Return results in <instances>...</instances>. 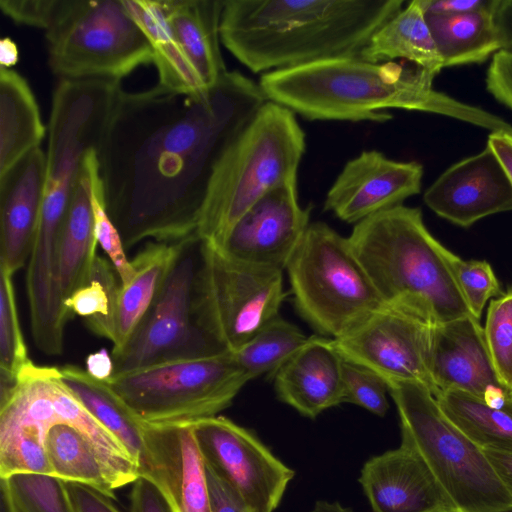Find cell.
I'll return each mask as SVG.
<instances>
[{
  "instance_id": "1",
  "label": "cell",
  "mask_w": 512,
  "mask_h": 512,
  "mask_svg": "<svg viewBox=\"0 0 512 512\" xmlns=\"http://www.w3.org/2000/svg\"><path fill=\"white\" fill-rule=\"evenodd\" d=\"M267 101L238 71L198 93L120 90L98 164L125 248L197 236L221 160Z\"/></svg>"
},
{
  "instance_id": "2",
  "label": "cell",
  "mask_w": 512,
  "mask_h": 512,
  "mask_svg": "<svg viewBox=\"0 0 512 512\" xmlns=\"http://www.w3.org/2000/svg\"><path fill=\"white\" fill-rule=\"evenodd\" d=\"M434 75L406 61L371 63L337 58L275 70L261 76L268 101L309 120L385 122L390 108L436 113L512 133V126L481 108L433 88Z\"/></svg>"
},
{
  "instance_id": "3",
  "label": "cell",
  "mask_w": 512,
  "mask_h": 512,
  "mask_svg": "<svg viewBox=\"0 0 512 512\" xmlns=\"http://www.w3.org/2000/svg\"><path fill=\"white\" fill-rule=\"evenodd\" d=\"M402 0H227L221 43L254 73L359 57Z\"/></svg>"
},
{
  "instance_id": "4",
  "label": "cell",
  "mask_w": 512,
  "mask_h": 512,
  "mask_svg": "<svg viewBox=\"0 0 512 512\" xmlns=\"http://www.w3.org/2000/svg\"><path fill=\"white\" fill-rule=\"evenodd\" d=\"M385 304L440 324L471 315L443 247L419 208L399 205L354 225L348 236Z\"/></svg>"
},
{
  "instance_id": "5",
  "label": "cell",
  "mask_w": 512,
  "mask_h": 512,
  "mask_svg": "<svg viewBox=\"0 0 512 512\" xmlns=\"http://www.w3.org/2000/svg\"><path fill=\"white\" fill-rule=\"evenodd\" d=\"M305 133L295 113L267 101L229 148L213 178L197 236L218 247L261 197L296 181Z\"/></svg>"
},
{
  "instance_id": "6",
  "label": "cell",
  "mask_w": 512,
  "mask_h": 512,
  "mask_svg": "<svg viewBox=\"0 0 512 512\" xmlns=\"http://www.w3.org/2000/svg\"><path fill=\"white\" fill-rule=\"evenodd\" d=\"M387 385L400 418L401 444L423 459L459 511H512V495L483 449L446 416L433 393L419 383Z\"/></svg>"
},
{
  "instance_id": "7",
  "label": "cell",
  "mask_w": 512,
  "mask_h": 512,
  "mask_svg": "<svg viewBox=\"0 0 512 512\" xmlns=\"http://www.w3.org/2000/svg\"><path fill=\"white\" fill-rule=\"evenodd\" d=\"M298 314L321 336L340 338L385 303L343 237L310 223L286 269Z\"/></svg>"
},
{
  "instance_id": "8",
  "label": "cell",
  "mask_w": 512,
  "mask_h": 512,
  "mask_svg": "<svg viewBox=\"0 0 512 512\" xmlns=\"http://www.w3.org/2000/svg\"><path fill=\"white\" fill-rule=\"evenodd\" d=\"M251 378L231 352L178 359L106 381L145 424H181L217 416Z\"/></svg>"
},
{
  "instance_id": "9",
  "label": "cell",
  "mask_w": 512,
  "mask_h": 512,
  "mask_svg": "<svg viewBox=\"0 0 512 512\" xmlns=\"http://www.w3.org/2000/svg\"><path fill=\"white\" fill-rule=\"evenodd\" d=\"M45 32L49 66L60 80L119 82L153 62L150 42L122 0H62Z\"/></svg>"
},
{
  "instance_id": "10",
  "label": "cell",
  "mask_w": 512,
  "mask_h": 512,
  "mask_svg": "<svg viewBox=\"0 0 512 512\" xmlns=\"http://www.w3.org/2000/svg\"><path fill=\"white\" fill-rule=\"evenodd\" d=\"M285 297L282 270L236 260L201 240L196 321L224 351H235L278 316Z\"/></svg>"
},
{
  "instance_id": "11",
  "label": "cell",
  "mask_w": 512,
  "mask_h": 512,
  "mask_svg": "<svg viewBox=\"0 0 512 512\" xmlns=\"http://www.w3.org/2000/svg\"><path fill=\"white\" fill-rule=\"evenodd\" d=\"M201 239L183 242L164 284L125 346L112 352L114 375L224 351L198 326L195 282Z\"/></svg>"
},
{
  "instance_id": "12",
  "label": "cell",
  "mask_w": 512,
  "mask_h": 512,
  "mask_svg": "<svg viewBox=\"0 0 512 512\" xmlns=\"http://www.w3.org/2000/svg\"><path fill=\"white\" fill-rule=\"evenodd\" d=\"M433 323L384 304L346 335L332 339L339 354L388 382H412L437 390L430 374Z\"/></svg>"
},
{
  "instance_id": "13",
  "label": "cell",
  "mask_w": 512,
  "mask_h": 512,
  "mask_svg": "<svg viewBox=\"0 0 512 512\" xmlns=\"http://www.w3.org/2000/svg\"><path fill=\"white\" fill-rule=\"evenodd\" d=\"M209 464L253 512H273L295 472L279 460L251 431L224 416L192 423Z\"/></svg>"
},
{
  "instance_id": "14",
  "label": "cell",
  "mask_w": 512,
  "mask_h": 512,
  "mask_svg": "<svg viewBox=\"0 0 512 512\" xmlns=\"http://www.w3.org/2000/svg\"><path fill=\"white\" fill-rule=\"evenodd\" d=\"M140 476L160 492L171 512H212L206 463L192 423H141Z\"/></svg>"
},
{
  "instance_id": "15",
  "label": "cell",
  "mask_w": 512,
  "mask_h": 512,
  "mask_svg": "<svg viewBox=\"0 0 512 512\" xmlns=\"http://www.w3.org/2000/svg\"><path fill=\"white\" fill-rule=\"evenodd\" d=\"M309 217L310 208L298 202L296 181L285 183L250 207L219 248L236 260L284 271L310 225Z\"/></svg>"
},
{
  "instance_id": "16",
  "label": "cell",
  "mask_w": 512,
  "mask_h": 512,
  "mask_svg": "<svg viewBox=\"0 0 512 512\" xmlns=\"http://www.w3.org/2000/svg\"><path fill=\"white\" fill-rule=\"evenodd\" d=\"M423 167L403 162L377 150H366L349 160L327 192L324 209L347 223L403 205L421 190Z\"/></svg>"
},
{
  "instance_id": "17",
  "label": "cell",
  "mask_w": 512,
  "mask_h": 512,
  "mask_svg": "<svg viewBox=\"0 0 512 512\" xmlns=\"http://www.w3.org/2000/svg\"><path fill=\"white\" fill-rule=\"evenodd\" d=\"M426 205L462 227L512 210V185L492 149L465 158L445 170L424 194Z\"/></svg>"
},
{
  "instance_id": "18",
  "label": "cell",
  "mask_w": 512,
  "mask_h": 512,
  "mask_svg": "<svg viewBox=\"0 0 512 512\" xmlns=\"http://www.w3.org/2000/svg\"><path fill=\"white\" fill-rule=\"evenodd\" d=\"M359 482L374 512H460L409 446L369 458Z\"/></svg>"
},
{
  "instance_id": "19",
  "label": "cell",
  "mask_w": 512,
  "mask_h": 512,
  "mask_svg": "<svg viewBox=\"0 0 512 512\" xmlns=\"http://www.w3.org/2000/svg\"><path fill=\"white\" fill-rule=\"evenodd\" d=\"M430 374L437 395L455 390L483 400L488 390L504 386L494 369L484 330L472 315L433 325Z\"/></svg>"
},
{
  "instance_id": "20",
  "label": "cell",
  "mask_w": 512,
  "mask_h": 512,
  "mask_svg": "<svg viewBox=\"0 0 512 512\" xmlns=\"http://www.w3.org/2000/svg\"><path fill=\"white\" fill-rule=\"evenodd\" d=\"M46 154L36 148L0 177V268L14 274L29 259L39 226Z\"/></svg>"
},
{
  "instance_id": "21",
  "label": "cell",
  "mask_w": 512,
  "mask_h": 512,
  "mask_svg": "<svg viewBox=\"0 0 512 512\" xmlns=\"http://www.w3.org/2000/svg\"><path fill=\"white\" fill-rule=\"evenodd\" d=\"M343 357L332 339L309 336L307 342L275 373L277 398L301 415L316 418L323 411L344 403Z\"/></svg>"
},
{
  "instance_id": "22",
  "label": "cell",
  "mask_w": 512,
  "mask_h": 512,
  "mask_svg": "<svg viewBox=\"0 0 512 512\" xmlns=\"http://www.w3.org/2000/svg\"><path fill=\"white\" fill-rule=\"evenodd\" d=\"M168 27L205 88L228 72L220 49L221 0H160Z\"/></svg>"
},
{
  "instance_id": "23",
  "label": "cell",
  "mask_w": 512,
  "mask_h": 512,
  "mask_svg": "<svg viewBox=\"0 0 512 512\" xmlns=\"http://www.w3.org/2000/svg\"><path fill=\"white\" fill-rule=\"evenodd\" d=\"M45 448L52 475L65 482L92 487L113 500L116 490L140 477L138 472L113 462L68 424H56L48 430Z\"/></svg>"
},
{
  "instance_id": "24",
  "label": "cell",
  "mask_w": 512,
  "mask_h": 512,
  "mask_svg": "<svg viewBox=\"0 0 512 512\" xmlns=\"http://www.w3.org/2000/svg\"><path fill=\"white\" fill-rule=\"evenodd\" d=\"M184 241L149 244L132 259L133 276L127 284L120 286L118 293L112 326V352L125 346L149 310Z\"/></svg>"
},
{
  "instance_id": "25",
  "label": "cell",
  "mask_w": 512,
  "mask_h": 512,
  "mask_svg": "<svg viewBox=\"0 0 512 512\" xmlns=\"http://www.w3.org/2000/svg\"><path fill=\"white\" fill-rule=\"evenodd\" d=\"M89 154L84 159L62 226L59 282L64 302L88 281L98 256L91 204Z\"/></svg>"
},
{
  "instance_id": "26",
  "label": "cell",
  "mask_w": 512,
  "mask_h": 512,
  "mask_svg": "<svg viewBox=\"0 0 512 512\" xmlns=\"http://www.w3.org/2000/svg\"><path fill=\"white\" fill-rule=\"evenodd\" d=\"M491 7L462 14H424L441 57L443 68L481 64L503 50Z\"/></svg>"
},
{
  "instance_id": "27",
  "label": "cell",
  "mask_w": 512,
  "mask_h": 512,
  "mask_svg": "<svg viewBox=\"0 0 512 512\" xmlns=\"http://www.w3.org/2000/svg\"><path fill=\"white\" fill-rule=\"evenodd\" d=\"M45 136L39 107L28 82L0 69V177L40 147Z\"/></svg>"
},
{
  "instance_id": "28",
  "label": "cell",
  "mask_w": 512,
  "mask_h": 512,
  "mask_svg": "<svg viewBox=\"0 0 512 512\" xmlns=\"http://www.w3.org/2000/svg\"><path fill=\"white\" fill-rule=\"evenodd\" d=\"M371 63L402 60L436 76L443 64L419 0L408 3L383 24L360 52Z\"/></svg>"
},
{
  "instance_id": "29",
  "label": "cell",
  "mask_w": 512,
  "mask_h": 512,
  "mask_svg": "<svg viewBox=\"0 0 512 512\" xmlns=\"http://www.w3.org/2000/svg\"><path fill=\"white\" fill-rule=\"evenodd\" d=\"M133 19L147 36L158 85L178 93H198L205 88L174 39L160 0H122Z\"/></svg>"
},
{
  "instance_id": "30",
  "label": "cell",
  "mask_w": 512,
  "mask_h": 512,
  "mask_svg": "<svg viewBox=\"0 0 512 512\" xmlns=\"http://www.w3.org/2000/svg\"><path fill=\"white\" fill-rule=\"evenodd\" d=\"M63 383L91 415L122 442L140 468L142 431L139 422L106 381L75 365L59 368Z\"/></svg>"
},
{
  "instance_id": "31",
  "label": "cell",
  "mask_w": 512,
  "mask_h": 512,
  "mask_svg": "<svg viewBox=\"0 0 512 512\" xmlns=\"http://www.w3.org/2000/svg\"><path fill=\"white\" fill-rule=\"evenodd\" d=\"M435 398L446 416L481 449L512 452V394L501 408L462 391L441 392Z\"/></svg>"
},
{
  "instance_id": "32",
  "label": "cell",
  "mask_w": 512,
  "mask_h": 512,
  "mask_svg": "<svg viewBox=\"0 0 512 512\" xmlns=\"http://www.w3.org/2000/svg\"><path fill=\"white\" fill-rule=\"evenodd\" d=\"M308 338L296 325L278 315L231 354L252 380L275 373Z\"/></svg>"
},
{
  "instance_id": "33",
  "label": "cell",
  "mask_w": 512,
  "mask_h": 512,
  "mask_svg": "<svg viewBox=\"0 0 512 512\" xmlns=\"http://www.w3.org/2000/svg\"><path fill=\"white\" fill-rule=\"evenodd\" d=\"M113 265L97 256L88 281L64 302L68 312L83 317L95 334L109 341L121 283Z\"/></svg>"
},
{
  "instance_id": "34",
  "label": "cell",
  "mask_w": 512,
  "mask_h": 512,
  "mask_svg": "<svg viewBox=\"0 0 512 512\" xmlns=\"http://www.w3.org/2000/svg\"><path fill=\"white\" fill-rule=\"evenodd\" d=\"M7 512H76L67 482L42 473H16L1 478Z\"/></svg>"
},
{
  "instance_id": "35",
  "label": "cell",
  "mask_w": 512,
  "mask_h": 512,
  "mask_svg": "<svg viewBox=\"0 0 512 512\" xmlns=\"http://www.w3.org/2000/svg\"><path fill=\"white\" fill-rule=\"evenodd\" d=\"M13 275L0 268V391L13 388L33 363L19 322Z\"/></svg>"
},
{
  "instance_id": "36",
  "label": "cell",
  "mask_w": 512,
  "mask_h": 512,
  "mask_svg": "<svg viewBox=\"0 0 512 512\" xmlns=\"http://www.w3.org/2000/svg\"><path fill=\"white\" fill-rule=\"evenodd\" d=\"M16 473L52 475L45 435L35 428H0V478Z\"/></svg>"
},
{
  "instance_id": "37",
  "label": "cell",
  "mask_w": 512,
  "mask_h": 512,
  "mask_svg": "<svg viewBox=\"0 0 512 512\" xmlns=\"http://www.w3.org/2000/svg\"><path fill=\"white\" fill-rule=\"evenodd\" d=\"M89 163L95 237L98 245L107 254L117 272L121 285H125L132 278L134 269L125 254V246L120 232L106 208L103 186L99 175L97 150L90 152Z\"/></svg>"
},
{
  "instance_id": "38",
  "label": "cell",
  "mask_w": 512,
  "mask_h": 512,
  "mask_svg": "<svg viewBox=\"0 0 512 512\" xmlns=\"http://www.w3.org/2000/svg\"><path fill=\"white\" fill-rule=\"evenodd\" d=\"M483 330L498 379L512 390V290L490 302Z\"/></svg>"
},
{
  "instance_id": "39",
  "label": "cell",
  "mask_w": 512,
  "mask_h": 512,
  "mask_svg": "<svg viewBox=\"0 0 512 512\" xmlns=\"http://www.w3.org/2000/svg\"><path fill=\"white\" fill-rule=\"evenodd\" d=\"M445 256L471 315L479 319L488 299L500 292L490 264L486 261L463 260L447 249Z\"/></svg>"
},
{
  "instance_id": "40",
  "label": "cell",
  "mask_w": 512,
  "mask_h": 512,
  "mask_svg": "<svg viewBox=\"0 0 512 512\" xmlns=\"http://www.w3.org/2000/svg\"><path fill=\"white\" fill-rule=\"evenodd\" d=\"M342 384L344 403L355 404L380 417L387 413L388 385L377 373L343 358Z\"/></svg>"
},
{
  "instance_id": "41",
  "label": "cell",
  "mask_w": 512,
  "mask_h": 512,
  "mask_svg": "<svg viewBox=\"0 0 512 512\" xmlns=\"http://www.w3.org/2000/svg\"><path fill=\"white\" fill-rule=\"evenodd\" d=\"M62 0H0V9L15 23L42 28L53 24Z\"/></svg>"
},
{
  "instance_id": "42",
  "label": "cell",
  "mask_w": 512,
  "mask_h": 512,
  "mask_svg": "<svg viewBox=\"0 0 512 512\" xmlns=\"http://www.w3.org/2000/svg\"><path fill=\"white\" fill-rule=\"evenodd\" d=\"M486 88L500 103L512 110V52L498 51L487 70Z\"/></svg>"
},
{
  "instance_id": "43",
  "label": "cell",
  "mask_w": 512,
  "mask_h": 512,
  "mask_svg": "<svg viewBox=\"0 0 512 512\" xmlns=\"http://www.w3.org/2000/svg\"><path fill=\"white\" fill-rule=\"evenodd\" d=\"M206 473L212 512H253L240 495L207 463Z\"/></svg>"
},
{
  "instance_id": "44",
  "label": "cell",
  "mask_w": 512,
  "mask_h": 512,
  "mask_svg": "<svg viewBox=\"0 0 512 512\" xmlns=\"http://www.w3.org/2000/svg\"><path fill=\"white\" fill-rule=\"evenodd\" d=\"M67 487L76 512H122L112 498L92 487L69 482Z\"/></svg>"
},
{
  "instance_id": "45",
  "label": "cell",
  "mask_w": 512,
  "mask_h": 512,
  "mask_svg": "<svg viewBox=\"0 0 512 512\" xmlns=\"http://www.w3.org/2000/svg\"><path fill=\"white\" fill-rule=\"evenodd\" d=\"M129 500L130 512H171L157 488L141 476L132 483Z\"/></svg>"
},
{
  "instance_id": "46",
  "label": "cell",
  "mask_w": 512,
  "mask_h": 512,
  "mask_svg": "<svg viewBox=\"0 0 512 512\" xmlns=\"http://www.w3.org/2000/svg\"><path fill=\"white\" fill-rule=\"evenodd\" d=\"M495 0H419L424 14H462L491 7Z\"/></svg>"
},
{
  "instance_id": "47",
  "label": "cell",
  "mask_w": 512,
  "mask_h": 512,
  "mask_svg": "<svg viewBox=\"0 0 512 512\" xmlns=\"http://www.w3.org/2000/svg\"><path fill=\"white\" fill-rule=\"evenodd\" d=\"M487 145L492 149L512 185V133L492 132Z\"/></svg>"
},
{
  "instance_id": "48",
  "label": "cell",
  "mask_w": 512,
  "mask_h": 512,
  "mask_svg": "<svg viewBox=\"0 0 512 512\" xmlns=\"http://www.w3.org/2000/svg\"><path fill=\"white\" fill-rule=\"evenodd\" d=\"M85 363L88 374L99 381H108L114 375L113 358L106 349L89 354Z\"/></svg>"
},
{
  "instance_id": "49",
  "label": "cell",
  "mask_w": 512,
  "mask_h": 512,
  "mask_svg": "<svg viewBox=\"0 0 512 512\" xmlns=\"http://www.w3.org/2000/svg\"><path fill=\"white\" fill-rule=\"evenodd\" d=\"M496 474L512 495V452L483 450Z\"/></svg>"
},
{
  "instance_id": "50",
  "label": "cell",
  "mask_w": 512,
  "mask_h": 512,
  "mask_svg": "<svg viewBox=\"0 0 512 512\" xmlns=\"http://www.w3.org/2000/svg\"><path fill=\"white\" fill-rule=\"evenodd\" d=\"M495 16L503 50L512 52V0H498Z\"/></svg>"
},
{
  "instance_id": "51",
  "label": "cell",
  "mask_w": 512,
  "mask_h": 512,
  "mask_svg": "<svg viewBox=\"0 0 512 512\" xmlns=\"http://www.w3.org/2000/svg\"><path fill=\"white\" fill-rule=\"evenodd\" d=\"M19 59V51L16 43L8 38H2L0 41V64L1 68L11 69Z\"/></svg>"
},
{
  "instance_id": "52",
  "label": "cell",
  "mask_w": 512,
  "mask_h": 512,
  "mask_svg": "<svg viewBox=\"0 0 512 512\" xmlns=\"http://www.w3.org/2000/svg\"><path fill=\"white\" fill-rule=\"evenodd\" d=\"M311 512H353L351 508L346 507L338 502L327 500H318Z\"/></svg>"
},
{
  "instance_id": "53",
  "label": "cell",
  "mask_w": 512,
  "mask_h": 512,
  "mask_svg": "<svg viewBox=\"0 0 512 512\" xmlns=\"http://www.w3.org/2000/svg\"><path fill=\"white\" fill-rule=\"evenodd\" d=\"M510 512H512V511H510Z\"/></svg>"
}]
</instances>
